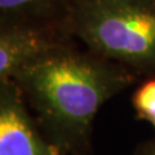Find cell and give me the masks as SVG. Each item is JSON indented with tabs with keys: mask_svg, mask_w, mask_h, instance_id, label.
I'll return each instance as SVG.
<instances>
[{
	"mask_svg": "<svg viewBox=\"0 0 155 155\" xmlns=\"http://www.w3.org/2000/svg\"><path fill=\"white\" fill-rule=\"evenodd\" d=\"M21 74L26 76L45 115L72 132H84L107 97L102 74L67 54H44Z\"/></svg>",
	"mask_w": 155,
	"mask_h": 155,
	"instance_id": "1",
	"label": "cell"
},
{
	"mask_svg": "<svg viewBox=\"0 0 155 155\" xmlns=\"http://www.w3.org/2000/svg\"><path fill=\"white\" fill-rule=\"evenodd\" d=\"M87 39L100 51L127 61L155 60V12L123 0L92 8L84 25Z\"/></svg>",
	"mask_w": 155,
	"mask_h": 155,
	"instance_id": "2",
	"label": "cell"
},
{
	"mask_svg": "<svg viewBox=\"0 0 155 155\" xmlns=\"http://www.w3.org/2000/svg\"><path fill=\"white\" fill-rule=\"evenodd\" d=\"M60 147L39 137L18 96L3 94L0 107V155H58Z\"/></svg>",
	"mask_w": 155,
	"mask_h": 155,
	"instance_id": "3",
	"label": "cell"
},
{
	"mask_svg": "<svg viewBox=\"0 0 155 155\" xmlns=\"http://www.w3.org/2000/svg\"><path fill=\"white\" fill-rule=\"evenodd\" d=\"M45 54L40 36L28 30H11L0 38V76L5 81Z\"/></svg>",
	"mask_w": 155,
	"mask_h": 155,
	"instance_id": "4",
	"label": "cell"
},
{
	"mask_svg": "<svg viewBox=\"0 0 155 155\" xmlns=\"http://www.w3.org/2000/svg\"><path fill=\"white\" fill-rule=\"evenodd\" d=\"M134 106L140 116L149 120L155 118V80L147 81L137 91L134 96Z\"/></svg>",
	"mask_w": 155,
	"mask_h": 155,
	"instance_id": "5",
	"label": "cell"
},
{
	"mask_svg": "<svg viewBox=\"0 0 155 155\" xmlns=\"http://www.w3.org/2000/svg\"><path fill=\"white\" fill-rule=\"evenodd\" d=\"M40 0H0V7L3 11H11V9H18L25 5L35 4Z\"/></svg>",
	"mask_w": 155,
	"mask_h": 155,
	"instance_id": "6",
	"label": "cell"
},
{
	"mask_svg": "<svg viewBox=\"0 0 155 155\" xmlns=\"http://www.w3.org/2000/svg\"><path fill=\"white\" fill-rule=\"evenodd\" d=\"M58 155H70V154H67L66 151H62V150H60V153H58Z\"/></svg>",
	"mask_w": 155,
	"mask_h": 155,
	"instance_id": "7",
	"label": "cell"
},
{
	"mask_svg": "<svg viewBox=\"0 0 155 155\" xmlns=\"http://www.w3.org/2000/svg\"><path fill=\"white\" fill-rule=\"evenodd\" d=\"M149 155H155V147H154L153 150H150V153H149Z\"/></svg>",
	"mask_w": 155,
	"mask_h": 155,
	"instance_id": "8",
	"label": "cell"
},
{
	"mask_svg": "<svg viewBox=\"0 0 155 155\" xmlns=\"http://www.w3.org/2000/svg\"><path fill=\"white\" fill-rule=\"evenodd\" d=\"M150 122H151V123L155 125V118H154V119H151V120H150Z\"/></svg>",
	"mask_w": 155,
	"mask_h": 155,
	"instance_id": "9",
	"label": "cell"
}]
</instances>
